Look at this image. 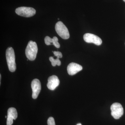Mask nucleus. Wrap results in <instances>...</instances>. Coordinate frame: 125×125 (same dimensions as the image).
Returning <instances> with one entry per match:
<instances>
[{
  "label": "nucleus",
  "instance_id": "nucleus-1",
  "mask_svg": "<svg viewBox=\"0 0 125 125\" xmlns=\"http://www.w3.org/2000/svg\"><path fill=\"white\" fill-rule=\"evenodd\" d=\"M6 60L9 70L14 72L16 70L15 54L13 49L11 47L7 48L6 52Z\"/></svg>",
  "mask_w": 125,
  "mask_h": 125
},
{
  "label": "nucleus",
  "instance_id": "nucleus-2",
  "mask_svg": "<svg viewBox=\"0 0 125 125\" xmlns=\"http://www.w3.org/2000/svg\"><path fill=\"white\" fill-rule=\"evenodd\" d=\"M38 51V48L36 43L32 41H29L25 49L26 57L29 60H34L36 59Z\"/></svg>",
  "mask_w": 125,
  "mask_h": 125
},
{
  "label": "nucleus",
  "instance_id": "nucleus-3",
  "mask_svg": "<svg viewBox=\"0 0 125 125\" xmlns=\"http://www.w3.org/2000/svg\"><path fill=\"white\" fill-rule=\"evenodd\" d=\"M55 29L58 35L63 39H67L69 38V30L61 21H59L56 23Z\"/></svg>",
  "mask_w": 125,
  "mask_h": 125
},
{
  "label": "nucleus",
  "instance_id": "nucleus-4",
  "mask_svg": "<svg viewBox=\"0 0 125 125\" xmlns=\"http://www.w3.org/2000/svg\"><path fill=\"white\" fill-rule=\"evenodd\" d=\"M15 13L21 16L29 18L34 15L36 14V10L32 7H21L16 9Z\"/></svg>",
  "mask_w": 125,
  "mask_h": 125
},
{
  "label": "nucleus",
  "instance_id": "nucleus-5",
  "mask_svg": "<svg viewBox=\"0 0 125 125\" xmlns=\"http://www.w3.org/2000/svg\"><path fill=\"white\" fill-rule=\"evenodd\" d=\"M112 116L115 119L120 118L123 114V108L122 106L119 103H114L111 107Z\"/></svg>",
  "mask_w": 125,
  "mask_h": 125
},
{
  "label": "nucleus",
  "instance_id": "nucleus-6",
  "mask_svg": "<svg viewBox=\"0 0 125 125\" xmlns=\"http://www.w3.org/2000/svg\"><path fill=\"white\" fill-rule=\"evenodd\" d=\"M83 39L86 42L92 43L99 46L101 45L102 41L98 36L92 33H87L83 36Z\"/></svg>",
  "mask_w": 125,
  "mask_h": 125
},
{
  "label": "nucleus",
  "instance_id": "nucleus-7",
  "mask_svg": "<svg viewBox=\"0 0 125 125\" xmlns=\"http://www.w3.org/2000/svg\"><path fill=\"white\" fill-rule=\"evenodd\" d=\"M31 86L32 91V97L34 99H36L41 91V84L40 81L37 79L33 80L31 83Z\"/></svg>",
  "mask_w": 125,
  "mask_h": 125
},
{
  "label": "nucleus",
  "instance_id": "nucleus-8",
  "mask_svg": "<svg viewBox=\"0 0 125 125\" xmlns=\"http://www.w3.org/2000/svg\"><path fill=\"white\" fill-rule=\"evenodd\" d=\"M7 125H12L13 120H16L18 117L17 110L14 107L10 108L7 111Z\"/></svg>",
  "mask_w": 125,
  "mask_h": 125
},
{
  "label": "nucleus",
  "instance_id": "nucleus-9",
  "mask_svg": "<svg viewBox=\"0 0 125 125\" xmlns=\"http://www.w3.org/2000/svg\"><path fill=\"white\" fill-rule=\"evenodd\" d=\"M60 80L57 76L55 75L50 76L48 79L47 87L49 89L53 90L60 84Z\"/></svg>",
  "mask_w": 125,
  "mask_h": 125
},
{
  "label": "nucleus",
  "instance_id": "nucleus-10",
  "mask_svg": "<svg viewBox=\"0 0 125 125\" xmlns=\"http://www.w3.org/2000/svg\"><path fill=\"white\" fill-rule=\"evenodd\" d=\"M83 70V67L80 65L74 62H71L67 67V72L70 75H73Z\"/></svg>",
  "mask_w": 125,
  "mask_h": 125
},
{
  "label": "nucleus",
  "instance_id": "nucleus-11",
  "mask_svg": "<svg viewBox=\"0 0 125 125\" xmlns=\"http://www.w3.org/2000/svg\"><path fill=\"white\" fill-rule=\"evenodd\" d=\"M44 40L45 44L47 45H51V43H52L57 48H59L60 47V45L58 42V39L57 37H54L53 38H51L49 36H46Z\"/></svg>",
  "mask_w": 125,
  "mask_h": 125
},
{
  "label": "nucleus",
  "instance_id": "nucleus-12",
  "mask_svg": "<svg viewBox=\"0 0 125 125\" xmlns=\"http://www.w3.org/2000/svg\"><path fill=\"white\" fill-rule=\"evenodd\" d=\"M49 60L51 62L52 66H55L56 65L58 66L61 65V62L59 60V58H57L56 59H54L52 57H50L49 58Z\"/></svg>",
  "mask_w": 125,
  "mask_h": 125
},
{
  "label": "nucleus",
  "instance_id": "nucleus-13",
  "mask_svg": "<svg viewBox=\"0 0 125 125\" xmlns=\"http://www.w3.org/2000/svg\"><path fill=\"white\" fill-rule=\"evenodd\" d=\"M48 125H55V120L54 118L52 117H50L48 119Z\"/></svg>",
  "mask_w": 125,
  "mask_h": 125
},
{
  "label": "nucleus",
  "instance_id": "nucleus-14",
  "mask_svg": "<svg viewBox=\"0 0 125 125\" xmlns=\"http://www.w3.org/2000/svg\"><path fill=\"white\" fill-rule=\"evenodd\" d=\"M54 55L57 57V58H62V54L61 52H60L54 51L53 52Z\"/></svg>",
  "mask_w": 125,
  "mask_h": 125
},
{
  "label": "nucleus",
  "instance_id": "nucleus-15",
  "mask_svg": "<svg viewBox=\"0 0 125 125\" xmlns=\"http://www.w3.org/2000/svg\"><path fill=\"white\" fill-rule=\"evenodd\" d=\"M1 75L0 74V84H1Z\"/></svg>",
  "mask_w": 125,
  "mask_h": 125
},
{
  "label": "nucleus",
  "instance_id": "nucleus-16",
  "mask_svg": "<svg viewBox=\"0 0 125 125\" xmlns=\"http://www.w3.org/2000/svg\"><path fill=\"white\" fill-rule=\"evenodd\" d=\"M81 125V123H78V124H77V125Z\"/></svg>",
  "mask_w": 125,
  "mask_h": 125
},
{
  "label": "nucleus",
  "instance_id": "nucleus-17",
  "mask_svg": "<svg viewBox=\"0 0 125 125\" xmlns=\"http://www.w3.org/2000/svg\"><path fill=\"white\" fill-rule=\"evenodd\" d=\"M123 0L125 2V0Z\"/></svg>",
  "mask_w": 125,
  "mask_h": 125
}]
</instances>
